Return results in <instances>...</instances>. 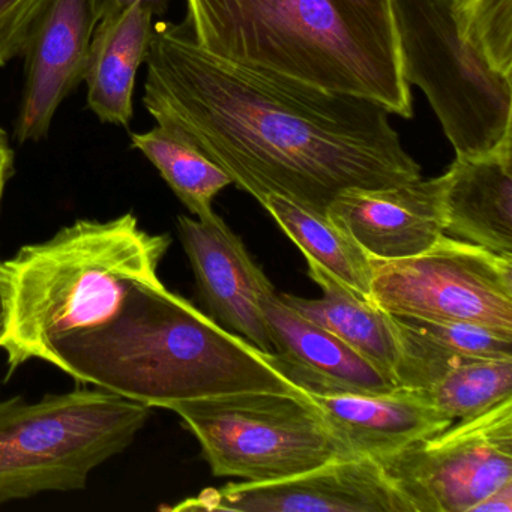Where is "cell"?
I'll use <instances>...</instances> for the list:
<instances>
[{"label":"cell","instance_id":"6da1fadb","mask_svg":"<svg viewBox=\"0 0 512 512\" xmlns=\"http://www.w3.org/2000/svg\"><path fill=\"white\" fill-rule=\"evenodd\" d=\"M143 104L190 139L232 184L262 202L277 194L328 215L344 191L421 178L391 112L212 55L185 25L161 23L149 44Z\"/></svg>","mask_w":512,"mask_h":512},{"label":"cell","instance_id":"7a4b0ae2","mask_svg":"<svg viewBox=\"0 0 512 512\" xmlns=\"http://www.w3.org/2000/svg\"><path fill=\"white\" fill-rule=\"evenodd\" d=\"M272 355L157 280L134 289L109 322L55 341L44 362L151 409L242 391L308 395Z\"/></svg>","mask_w":512,"mask_h":512},{"label":"cell","instance_id":"3957f363","mask_svg":"<svg viewBox=\"0 0 512 512\" xmlns=\"http://www.w3.org/2000/svg\"><path fill=\"white\" fill-rule=\"evenodd\" d=\"M185 28L218 58L412 118L394 0H187Z\"/></svg>","mask_w":512,"mask_h":512},{"label":"cell","instance_id":"277c9868","mask_svg":"<svg viewBox=\"0 0 512 512\" xmlns=\"http://www.w3.org/2000/svg\"><path fill=\"white\" fill-rule=\"evenodd\" d=\"M170 244L125 214L76 221L0 262L8 377L26 362L44 361L55 341L109 322L134 289L160 280Z\"/></svg>","mask_w":512,"mask_h":512},{"label":"cell","instance_id":"5b68a950","mask_svg":"<svg viewBox=\"0 0 512 512\" xmlns=\"http://www.w3.org/2000/svg\"><path fill=\"white\" fill-rule=\"evenodd\" d=\"M151 407L100 388L0 403V505L85 490L89 476L136 440Z\"/></svg>","mask_w":512,"mask_h":512},{"label":"cell","instance_id":"8992f818","mask_svg":"<svg viewBox=\"0 0 512 512\" xmlns=\"http://www.w3.org/2000/svg\"><path fill=\"white\" fill-rule=\"evenodd\" d=\"M401 73L430 101L455 155L512 143V76L458 31L452 0H394Z\"/></svg>","mask_w":512,"mask_h":512},{"label":"cell","instance_id":"52a82bcc","mask_svg":"<svg viewBox=\"0 0 512 512\" xmlns=\"http://www.w3.org/2000/svg\"><path fill=\"white\" fill-rule=\"evenodd\" d=\"M167 409L199 440L215 476L280 481L355 457L326 424L310 394L232 392Z\"/></svg>","mask_w":512,"mask_h":512},{"label":"cell","instance_id":"ba28073f","mask_svg":"<svg viewBox=\"0 0 512 512\" xmlns=\"http://www.w3.org/2000/svg\"><path fill=\"white\" fill-rule=\"evenodd\" d=\"M370 301L392 316L473 323L512 337V260L443 235L418 256L371 260Z\"/></svg>","mask_w":512,"mask_h":512},{"label":"cell","instance_id":"9c48e42d","mask_svg":"<svg viewBox=\"0 0 512 512\" xmlns=\"http://www.w3.org/2000/svg\"><path fill=\"white\" fill-rule=\"evenodd\" d=\"M415 512H472L512 481V397L376 458Z\"/></svg>","mask_w":512,"mask_h":512},{"label":"cell","instance_id":"30bf717a","mask_svg":"<svg viewBox=\"0 0 512 512\" xmlns=\"http://www.w3.org/2000/svg\"><path fill=\"white\" fill-rule=\"evenodd\" d=\"M172 511L415 512L371 457L341 458L292 478L208 488Z\"/></svg>","mask_w":512,"mask_h":512},{"label":"cell","instance_id":"8fae6325","mask_svg":"<svg viewBox=\"0 0 512 512\" xmlns=\"http://www.w3.org/2000/svg\"><path fill=\"white\" fill-rule=\"evenodd\" d=\"M98 20L91 0H50L26 44V85L16 136L44 139L65 98L85 82Z\"/></svg>","mask_w":512,"mask_h":512},{"label":"cell","instance_id":"7c38bea8","mask_svg":"<svg viewBox=\"0 0 512 512\" xmlns=\"http://www.w3.org/2000/svg\"><path fill=\"white\" fill-rule=\"evenodd\" d=\"M178 232L212 319L262 352L274 353L260 308L269 280L241 238L217 214L203 220L179 215Z\"/></svg>","mask_w":512,"mask_h":512},{"label":"cell","instance_id":"4fadbf2b","mask_svg":"<svg viewBox=\"0 0 512 512\" xmlns=\"http://www.w3.org/2000/svg\"><path fill=\"white\" fill-rule=\"evenodd\" d=\"M445 175L377 190H349L329 205L328 217L371 259L418 256L443 235Z\"/></svg>","mask_w":512,"mask_h":512},{"label":"cell","instance_id":"5bb4252c","mask_svg":"<svg viewBox=\"0 0 512 512\" xmlns=\"http://www.w3.org/2000/svg\"><path fill=\"white\" fill-rule=\"evenodd\" d=\"M260 308L277 367L308 394L376 395L395 385L370 361L328 329L296 313L271 281L260 293Z\"/></svg>","mask_w":512,"mask_h":512},{"label":"cell","instance_id":"9a60e30c","mask_svg":"<svg viewBox=\"0 0 512 512\" xmlns=\"http://www.w3.org/2000/svg\"><path fill=\"white\" fill-rule=\"evenodd\" d=\"M445 179V235L512 260V143L455 155Z\"/></svg>","mask_w":512,"mask_h":512},{"label":"cell","instance_id":"2e32d148","mask_svg":"<svg viewBox=\"0 0 512 512\" xmlns=\"http://www.w3.org/2000/svg\"><path fill=\"white\" fill-rule=\"evenodd\" d=\"M335 436L355 457L379 458L454 424L415 389L386 394H310Z\"/></svg>","mask_w":512,"mask_h":512},{"label":"cell","instance_id":"e0dca14e","mask_svg":"<svg viewBox=\"0 0 512 512\" xmlns=\"http://www.w3.org/2000/svg\"><path fill=\"white\" fill-rule=\"evenodd\" d=\"M152 17L151 8L137 2L95 28L85 82L89 109L104 124L127 127L133 119L137 71L148 55Z\"/></svg>","mask_w":512,"mask_h":512},{"label":"cell","instance_id":"ac0fdd59","mask_svg":"<svg viewBox=\"0 0 512 512\" xmlns=\"http://www.w3.org/2000/svg\"><path fill=\"white\" fill-rule=\"evenodd\" d=\"M308 275L320 287L323 298L280 295L290 308L328 329L347 346L379 368L397 388L401 362V337L397 317L374 305L325 269L307 260Z\"/></svg>","mask_w":512,"mask_h":512},{"label":"cell","instance_id":"d6986e66","mask_svg":"<svg viewBox=\"0 0 512 512\" xmlns=\"http://www.w3.org/2000/svg\"><path fill=\"white\" fill-rule=\"evenodd\" d=\"M260 205L275 218L307 260L370 299L373 259L328 215L310 211L277 194L263 197Z\"/></svg>","mask_w":512,"mask_h":512},{"label":"cell","instance_id":"ffe728a7","mask_svg":"<svg viewBox=\"0 0 512 512\" xmlns=\"http://www.w3.org/2000/svg\"><path fill=\"white\" fill-rule=\"evenodd\" d=\"M131 143L154 164L191 214L199 220L215 214L212 202L232 179L190 139L158 124L148 133L133 134Z\"/></svg>","mask_w":512,"mask_h":512},{"label":"cell","instance_id":"44dd1931","mask_svg":"<svg viewBox=\"0 0 512 512\" xmlns=\"http://www.w3.org/2000/svg\"><path fill=\"white\" fill-rule=\"evenodd\" d=\"M419 392L452 422L475 418L512 397V358L463 359Z\"/></svg>","mask_w":512,"mask_h":512},{"label":"cell","instance_id":"7402d4cb","mask_svg":"<svg viewBox=\"0 0 512 512\" xmlns=\"http://www.w3.org/2000/svg\"><path fill=\"white\" fill-rule=\"evenodd\" d=\"M452 11L464 40L512 76V0H452Z\"/></svg>","mask_w":512,"mask_h":512},{"label":"cell","instance_id":"603a6c76","mask_svg":"<svg viewBox=\"0 0 512 512\" xmlns=\"http://www.w3.org/2000/svg\"><path fill=\"white\" fill-rule=\"evenodd\" d=\"M407 326L431 343L458 358H512V337L485 326L464 322L400 317Z\"/></svg>","mask_w":512,"mask_h":512},{"label":"cell","instance_id":"cb8c5ba5","mask_svg":"<svg viewBox=\"0 0 512 512\" xmlns=\"http://www.w3.org/2000/svg\"><path fill=\"white\" fill-rule=\"evenodd\" d=\"M50 0H0V67L25 52Z\"/></svg>","mask_w":512,"mask_h":512},{"label":"cell","instance_id":"d4e9b609","mask_svg":"<svg viewBox=\"0 0 512 512\" xmlns=\"http://www.w3.org/2000/svg\"><path fill=\"white\" fill-rule=\"evenodd\" d=\"M137 2H142L146 7L151 8L154 16H163V14H166L167 8H169L170 0H91L98 22L107 19V17L122 13L127 8L133 7Z\"/></svg>","mask_w":512,"mask_h":512},{"label":"cell","instance_id":"484cf974","mask_svg":"<svg viewBox=\"0 0 512 512\" xmlns=\"http://www.w3.org/2000/svg\"><path fill=\"white\" fill-rule=\"evenodd\" d=\"M472 512H512V481L491 491Z\"/></svg>","mask_w":512,"mask_h":512},{"label":"cell","instance_id":"4316f807","mask_svg":"<svg viewBox=\"0 0 512 512\" xmlns=\"http://www.w3.org/2000/svg\"><path fill=\"white\" fill-rule=\"evenodd\" d=\"M14 173V151L11 149L7 133L0 128V202L4 197L8 179Z\"/></svg>","mask_w":512,"mask_h":512},{"label":"cell","instance_id":"83f0119b","mask_svg":"<svg viewBox=\"0 0 512 512\" xmlns=\"http://www.w3.org/2000/svg\"><path fill=\"white\" fill-rule=\"evenodd\" d=\"M2 311H4V304H2V292H0V328H2Z\"/></svg>","mask_w":512,"mask_h":512}]
</instances>
